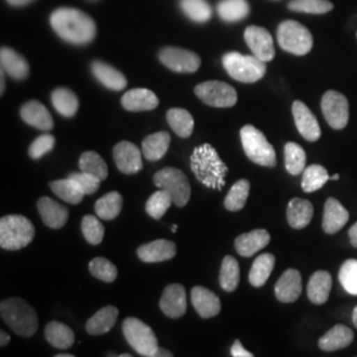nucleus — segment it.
<instances>
[{
    "mask_svg": "<svg viewBox=\"0 0 357 357\" xmlns=\"http://www.w3.org/2000/svg\"><path fill=\"white\" fill-rule=\"evenodd\" d=\"M52 28L65 41L72 44H88L96 36L93 19L75 8H59L51 15Z\"/></svg>",
    "mask_w": 357,
    "mask_h": 357,
    "instance_id": "nucleus-1",
    "label": "nucleus"
},
{
    "mask_svg": "<svg viewBox=\"0 0 357 357\" xmlns=\"http://www.w3.org/2000/svg\"><path fill=\"white\" fill-rule=\"evenodd\" d=\"M192 172L205 187L221 191L225 185L228 166L221 160L216 150L205 143L193 150L191 155Z\"/></svg>",
    "mask_w": 357,
    "mask_h": 357,
    "instance_id": "nucleus-2",
    "label": "nucleus"
},
{
    "mask_svg": "<svg viewBox=\"0 0 357 357\" xmlns=\"http://www.w3.org/2000/svg\"><path fill=\"white\" fill-rule=\"evenodd\" d=\"M0 314L6 324L19 336L29 337L38 331V314L20 298L4 299L0 305Z\"/></svg>",
    "mask_w": 357,
    "mask_h": 357,
    "instance_id": "nucleus-3",
    "label": "nucleus"
},
{
    "mask_svg": "<svg viewBox=\"0 0 357 357\" xmlns=\"http://www.w3.org/2000/svg\"><path fill=\"white\" fill-rule=\"evenodd\" d=\"M35 237L33 224L24 216L10 215L0 220V246L6 250H19Z\"/></svg>",
    "mask_w": 357,
    "mask_h": 357,
    "instance_id": "nucleus-4",
    "label": "nucleus"
},
{
    "mask_svg": "<svg viewBox=\"0 0 357 357\" xmlns=\"http://www.w3.org/2000/svg\"><path fill=\"white\" fill-rule=\"evenodd\" d=\"M222 65L233 79L243 84L259 81L266 73V63L253 56H245L238 52L224 54Z\"/></svg>",
    "mask_w": 357,
    "mask_h": 357,
    "instance_id": "nucleus-5",
    "label": "nucleus"
},
{
    "mask_svg": "<svg viewBox=\"0 0 357 357\" xmlns=\"http://www.w3.org/2000/svg\"><path fill=\"white\" fill-rule=\"evenodd\" d=\"M240 135L243 151L252 162H255V165L270 168L277 166L275 150L262 131L252 125H246L241 128Z\"/></svg>",
    "mask_w": 357,
    "mask_h": 357,
    "instance_id": "nucleus-6",
    "label": "nucleus"
},
{
    "mask_svg": "<svg viewBox=\"0 0 357 357\" xmlns=\"http://www.w3.org/2000/svg\"><path fill=\"white\" fill-rule=\"evenodd\" d=\"M153 183L156 187L166 190L171 195L174 204L178 208L188 204L191 199V184L183 171L174 167L163 168L153 175Z\"/></svg>",
    "mask_w": 357,
    "mask_h": 357,
    "instance_id": "nucleus-7",
    "label": "nucleus"
},
{
    "mask_svg": "<svg viewBox=\"0 0 357 357\" xmlns=\"http://www.w3.org/2000/svg\"><path fill=\"white\" fill-rule=\"evenodd\" d=\"M278 44L283 51L305 56L312 50L314 38L306 26L295 20H286L278 26Z\"/></svg>",
    "mask_w": 357,
    "mask_h": 357,
    "instance_id": "nucleus-8",
    "label": "nucleus"
},
{
    "mask_svg": "<svg viewBox=\"0 0 357 357\" xmlns=\"http://www.w3.org/2000/svg\"><path fill=\"white\" fill-rule=\"evenodd\" d=\"M122 331L128 344L141 356H156L159 345L150 326L137 318H128L123 321Z\"/></svg>",
    "mask_w": 357,
    "mask_h": 357,
    "instance_id": "nucleus-9",
    "label": "nucleus"
},
{
    "mask_svg": "<svg viewBox=\"0 0 357 357\" xmlns=\"http://www.w3.org/2000/svg\"><path fill=\"white\" fill-rule=\"evenodd\" d=\"M195 94L212 107H231L237 102V91L221 81H206L195 88Z\"/></svg>",
    "mask_w": 357,
    "mask_h": 357,
    "instance_id": "nucleus-10",
    "label": "nucleus"
},
{
    "mask_svg": "<svg viewBox=\"0 0 357 357\" xmlns=\"http://www.w3.org/2000/svg\"><path fill=\"white\" fill-rule=\"evenodd\" d=\"M321 112L332 128L342 130L348 125L349 105L342 93L328 90L321 98Z\"/></svg>",
    "mask_w": 357,
    "mask_h": 357,
    "instance_id": "nucleus-11",
    "label": "nucleus"
},
{
    "mask_svg": "<svg viewBox=\"0 0 357 357\" xmlns=\"http://www.w3.org/2000/svg\"><path fill=\"white\" fill-rule=\"evenodd\" d=\"M162 64L178 73H195L202 64L200 57L191 51L168 47L159 53Z\"/></svg>",
    "mask_w": 357,
    "mask_h": 357,
    "instance_id": "nucleus-12",
    "label": "nucleus"
},
{
    "mask_svg": "<svg viewBox=\"0 0 357 357\" xmlns=\"http://www.w3.org/2000/svg\"><path fill=\"white\" fill-rule=\"evenodd\" d=\"M245 41L250 51L253 52V54L259 60L268 63L274 59V43L268 29L262 26H248L245 31Z\"/></svg>",
    "mask_w": 357,
    "mask_h": 357,
    "instance_id": "nucleus-13",
    "label": "nucleus"
},
{
    "mask_svg": "<svg viewBox=\"0 0 357 357\" xmlns=\"http://www.w3.org/2000/svg\"><path fill=\"white\" fill-rule=\"evenodd\" d=\"M113 156L116 168L123 174H138L143 168L141 151L131 142H119L113 150Z\"/></svg>",
    "mask_w": 357,
    "mask_h": 357,
    "instance_id": "nucleus-14",
    "label": "nucleus"
},
{
    "mask_svg": "<svg viewBox=\"0 0 357 357\" xmlns=\"http://www.w3.org/2000/svg\"><path fill=\"white\" fill-rule=\"evenodd\" d=\"M294 121L299 134L308 142H317L321 135L319 122L311 110L307 107L306 103L295 101L293 103Z\"/></svg>",
    "mask_w": 357,
    "mask_h": 357,
    "instance_id": "nucleus-15",
    "label": "nucleus"
},
{
    "mask_svg": "<svg viewBox=\"0 0 357 357\" xmlns=\"http://www.w3.org/2000/svg\"><path fill=\"white\" fill-rule=\"evenodd\" d=\"M160 310L168 318H181L187 311L185 289L178 283L167 286L160 299Z\"/></svg>",
    "mask_w": 357,
    "mask_h": 357,
    "instance_id": "nucleus-16",
    "label": "nucleus"
},
{
    "mask_svg": "<svg viewBox=\"0 0 357 357\" xmlns=\"http://www.w3.org/2000/svg\"><path fill=\"white\" fill-rule=\"evenodd\" d=\"M275 296L283 303H293L302 294V277L295 268H289L282 274L274 287Z\"/></svg>",
    "mask_w": 357,
    "mask_h": 357,
    "instance_id": "nucleus-17",
    "label": "nucleus"
},
{
    "mask_svg": "<svg viewBox=\"0 0 357 357\" xmlns=\"http://www.w3.org/2000/svg\"><path fill=\"white\" fill-rule=\"evenodd\" d=\"M192 305L203 319L217 317L221 310V302L216 294L202 286H195L191 291Z\"/></svg>",
    "mask_w": 357,
    "mask_h": 357,
    "instance_id": "nucleus-18",
    "label": "nucleus"
},
{
    "mask_svg": "<svg viewBox=\"0 0 357 357\" xmlns=\"http://www.w3.org/2000/svg\"><path fill=\"white\" fill-rule=\"evenodd\" d=\"M137 255L141 261L147 264L163 262L176 255V245L168 240H156L139 246Z\"/></svg>",
    "mask_w": 357,
    "mask_h": 357,
    "instance_id": "nucleus-19",
    "label": "nucleus"
},
{
    "mask_svg": "<svg viewBox=\"0 0 357 357\" xmlns=\"http://www.w3.org/2000/svg\"><path fill=\"white\" fill-rule=\"evenodd\" d=\"M38 209L44 224L52 229L63 228L69 218V211L51 197H41L38 202Z\"/></svg>",
    "mask_w": 357,
    "mask_h": 357,
    "instance_id": "nucleus-20",
    "label": "nucleus"
},
{
    "mask_svg": "<svg viewBox=\"0 0 357 357\" xmlns=\"http://www.w3.org/2000/svg\"><path fill=\"white\" fill-rule=\"evenodd\" d=\"M349 220V213L339 200L335 197L327 199L324 204V215H323V230L327 234H335L339 230L343 229L345 224Z\"/></svg>",
    "mask_w": 357,
    "mask_h": 357,
    "instance_id": "nucleus-21",
    "label": "nucleus"
},
{
    "mask_svg": "<svg viewBox=\"0 0 357 357\" xmlns=\"http://www.w3.org/2000/svg\"><path fill=\"white\" fill-rule=\"evenodd\" d=\"M20 116L29 126L43 131H50L54 126L51 113L38 101H29L23 105V107L20 109Z\"/></svg>",
    "mask_w": 357,
    "mask_h": 357,
    "instance_id": "nucleus-22",
    "label": "nucleus"
},
{
    "mask_svg": "<svg viewBox=\"0 0 357 357\" xmlns=\"http://www.w3.org/2000/svg\"><path fill=\"white\" fill-rule=\"evenodd\" d=\"M270 243V234L268 230L255 229L243 233L236 238V250L241 257H252L257 255L259 250L268 246Z\"/></svg>",
    "mask_w": 357,
    "mask_h": 357,
    "instance_id": "nucleus-23",
    "label": "nucleus"
},
{
    "mask_svg": "<svg viewBox=\"0 0 357 357\" xmlns=\"http://www.w3.org/2000/svg\"><path fill=\"white\" fill-rule=\"evenodd\" d=\"M159 100L151 90L138 88L128 90L122 97V106L128 112H149L158 107Z\"/></svg>",
    "mask_w": 357,
    "mask_h": 357,
    "instance_id": "nucleus-24",
    "label": "nucleus"
},
{
    "mask_svg": "<svg viewBox=\"0 0 357 357\" xmlns=\"http://www.w3.org/2000/svg\"><path fill=\"white\" fill-rule=\"evenodd\" d=\"M332 289V277L328 271L319 270L314 273L307 284V295L308 299L314 305H324L328 298Z\"/></svg>",
    "mask_w": 357,
    "mask_h": 357,
    "instance_id": "nucleus-25",
    "label": "nucleus"
},
{
    "mask_svg": "<svg viewBox=\"0 0 357 357\" xmlns=\"http://www.w3.org/2000/svg\"><path fill=\"white\" fill-rule=\"evenodd\" d=\"M354 342V331L343 324H336L319 339V348L324 352L343 349Z\"/></svg>",
    "mask_w": 357,
    "mask_h": 357,
    "instance_id": "nucleus-26",
    "label": "nucleus"
},
{
    "mask_svg": "<svg viewBox=\"0 0 357 357\" xmlns=\"http://www.w3.org/2000/svg\"><path fill=\"white\" fill-rule=\"evenodd\" d=\"M91 72L94 77L106 86L107 89L122 90L126 88L128 79L119 70H116L112 65L106 64L102 61L91 63Z\"/></svg>",
    "mask_w": 357,
    "mask_h": 357,
    "instance_id": "nucleus-27",
    "label": "nucleus"
},
{
    "mask_svg": "<svg viewBox=\"0 0 357 357\" xmlns=\"http://www.w3.org/2000/svg\"><path fill=\"white\" fill-rule=\"evenodd\" d=\"M314 216V206L305 199L295 197L287 206V221L294 229H303L311 222Z\"/></svg>",
    "mask_w": 357,
    "mask_h": 357,
    "instance_id": "nucleus-28",
    "label": "nucleus"
},
{
    "mask_svg": "<svg viewBox=\"0 0 357 357\" xmlns=\"http://www.w3.org/2000/svg\"><path fill=\"white\" fill-rule=\"evenodd\" d=\"M0 63L1 69L15 79H24L29 73V66L26 59L11 48H1Z\"/></svg>",
    "mask_w": 357,
    "mask_h": 357,
    "instance_id": "nucleus-29",
    "label": "nucleus"
},
{
    "mask_svg": "<svg viewBox=\"0 0 357 357\" xmlns=\"http://www.w3.org/2000/svg\"><path fill=\"white\" fill-rule=\"evenodd\" d=\"M169 143H171V135L167 131L151 134L142 142L143 156L150 162H158L166 155Z\"/></svg>",
    "mask_w": 357,
    "mask_h": 357,
    "instance_id": "nucleus-30",
    "label": "nucleus"
},
{
    "mask_svg": "<svg viewBox=\"0 0 357 357\" xmlns=\"http://www.w3.org/2000/svg\"><path fill=\"white\" fill-rule=\"evenodd\" d=\"M119 311L114 306H106L98 310L86 323V331L90 335H102L114 327Z\"/></svg>",
    "mask_w": 357,
    "mask_h": 357,
    "instance_id": "nucleus-31",
    "label": "nucleus"
},
{
    "mask_svg": "<svg viewBox=\"0 0 357 357\" xmlns=\"http://www.w3.org/2000/svg\"><path fill=\"white\" fill-rule=\"evenodd\" d=\"M45 339L57 349H68L75 344V333L60 321H51L45 327Z\"/></svg>",
    "mask_w": 357,
    "mask_h": 357,
    "instance_id": "nucleus-32",
    "label": "nucleus"
},
{
    "mask_svg": "<svg viewBox=\"0 0 357 357\" xmlns=\"http://www.w3.org/2000/svg\"><path fill=\"white\" fill-rule=\"evenodd\" d=\"M275 265V257L265 253L257 257L249 273V282L253 287H262L268 282L270 274Z\"/></svg>",
    "mask_w": 357,
    "mask_h": 357,
    "instance_id": "nucleus-33",
    "label": "nucleus"
},
{
    "mask_svg": "<svg viewBox=\"0 0 357 357\" xmlns=\"http://www.w3.org/2000/svg\"><path fill=\"white\" fill-rule=\"evenodd\" d=\"M167 122L180 138H188L193 132L195 121L191 113L185 109H169L167 113Z\"/></svg>",
    "mask_w": 357,
    "mask_h": 357,
    "instance_id": "nucleus-34",
    "label": "nucleus"
},
{
    "mask_svg": "<svg viewBox=\"0 0 357 357\" xmlns=\"http://www.w3.org/2000/svg\"><path fill=\"white\" fill-rule=\"evenodd\" d=\"M51 100L54 109L65 118H72L76 115L79 102L76 94L72 90L66 88L53 90Z\"/></svg>",
    "mask_w": 357,
    "mask_h": 357,
    "instance_id": "nucleus-35",
    "label": "nucleus"
},
{
    "mask_svg": "<svg viewBox=\"0 0 357 357\" xmlns=\"http://www.w3.org/2000/svg\"><path fill=\"white\" fill-rule=\"evenodd\" d=\"M218 281H220V286L224 291L231 293L237 289V286L240 283V265L234 257H231V255L224 257Z\"/></svg>",
    "mask_w": 357,
    "mask_h": 357,
    "instance_id": "nucleus-36",
    "label": "nucleus"
},
{
    "mask_svg": "<svg viewBox=\"0 0 357 357\" xmlns=\"http://www.w3.org/2000/svg\"><path fill=\"white\" fill-rule=\"evenodd\" d=\"M51 190L56 196L69 204H79L85 196V193L77 185L76 181L70 178L52 181Z\"/></svg>",
    "mask_w": 357,
    "mask_h": 357,
    "instance_id": "nucleus-37",
    "label": "nucleus"
},
{
    "mask_svg": "<svg viewBox=\"0 0 357 357\" xmlns=\"http://www.w3.org/2000/svg\"><path fill=\"white\" fill-rule=\"evenodd\" d=\"M123 199L118 192H109L102 196L94 205L97 216L102 220H114L121 213Z\"/></svg>",
    "mask_w": 357,
    "mask_h": 357,
    "instance_id": "nucleus-38",
    "label": "nucleus"
},
{
    "mask_svg": "<svg viewBox=\"0 0 357 357\" xmlns=\"http://www.w3.org/2000/svg\"><path fill=\"white\" fill-rule=\"evenodd\" d=\"M249 4L246 0H222L217 6L218 16L224 22H238L249 15Z\"/></svg>",
    "mask_w": 357,
    "mask_h": 357,
    "instance_id": "nucleus-39",
    "label": "nucleus"
},
{
    "mask_svg": "<svg viewBox=\"0 0 357 357\" xmlns=\"http://www.w3.org/2000/svg\"><path fill=\"white\" fill-rule=\"evenodd\" d=\"M284 166L289 174L294 176L302 174L306 169V153L294 142H289L284 146Z\"/></svg>",
    "mask_w": 357,
    "mask_h": 357,
    "instance_id": "nucleus-40",
    "label": "nucleus"
},
{
    "mask_svg": "<svg viewBox=\"0 0 357 357\" xmlns=\"http://www.w3.org/2000/svg\"><path fill=\"white\" fill-rule=\"evenodd\" d=\"M249 192H250V183L246 178L236 181L225 197V202H224L225 208L230 212L241 211L246 204Z\"/></svg>",
    "mask_w": 357,
    "mask_h": 357,
    "instance_id": "nucleus-41",
    "label": "nucleus"
},
{
    "mask_svg": "<svg viewBox=\"0 0 357 357\" xmlns=\"http://www.w3.org/2000/svg\"><path fill=\"white\" fill-rule=\"evenodd\" d=\"M79 169L84 172H88L90 175L105 180L109 175V168L105 163L101 155H98L94 151H85L79 158Z\"/></svg>",
    "mask_w": 357,
    "mask_h": 357,
    "instance_id": "nucleus-42",
    "label": "nucleus"
},
{
    "mask_svg": "<svg viewBox=\"0 0 357 357\" xmlns=\"http://www.w3.org/2000/svg\"><path fill=\"white\" fill-rule=\"evenodd\" d=\"M330 180L328 172L324 167L319 165H312L307 167L303 171V178H302V188L307 193L319 191L321 187Z\"/></svg>",
    "mask_w": 357,
    "mask_h": 357,
    "instance_id": "nucleus-43",
    "label": "nucleus"
},
{
    "mask_svg": "<svg viewBox=\"0 0 357 357\" xmlns=\"http://www.w3.org/2000/svg\"><path fill=\"white\" fill-rule=\"evenodd\" d=\"M172 204H174V200L171 195L166 190L160 188V191L155 192L147 200L146 212L149 213V216L153 217L155 220H159L165 216L168 208Z\"/></svg>",
    "mask_w": 357,
    "mask_h": 357,
    "instance_id": "nucleus-44",
    "label": "nucleus"
},
{
    "mask_svg": "<svg viewBox=\"0 0 357 357\" xmlns=\"http://www.w3.org/2000/svg\"><path fill=\"white\" fill-rule=\"evenodd\" d=\"M180 6L183 13L197 23H204L212 16V8L206 0H181Z\"/></svg>",
    "mask_w": 357,
    "mask_h": 357,
    "instance_id": "nucleus-45",
    "label": "nucleus"
},
{
    "mask_svg": "<svg viewBox=\"0 0 357 357\" xmlns=\"http://www.w3.org/2000/svg\"><path fill=\"white\" fill-rule=\"evenodd\" d=\"M289 8L295 13H314L321 15L327 13L333 8L330 0H291Z\"/></svg>",
    "mask_w": 357,
    "mask_h": 357,
    "instance_id": "nucleus-46",
    "label": "nucleus"
},
{
    "mask_svg": "<svg viewBox=\"0 0 357 357\" xmlns=\"http://www.w3.org/2000/svg\"><path fill=\"white\" fill-rule=\"evenodd\" d=\"M81 229H82V234H84L85 240L90 245H100L102 243L105 228L97 217L91 216V215L84 217L82 222H81Z\"/></svg>",
    "mask_w": 357,
    "mask_h": 357,
    "instance_id": "nucleus-47",
    "label": "nucleus"
},
{
    "mask_svg": "<svg viewBox=\"0 0 357 357\" xmlns=\"http://www.w3.org/2000/svg\"><path fill=\"white\" fill-rule=\"evenodd\" d=\"M89 271L96 278L103 282H114L118 275V270L114 264L103 257H97L90 261Z\"/></svg>",
    "mask_w": 357,
    "mask_h": 357,
    "instance_id": "nucleus-48",
    "label": "nucleus"
},
{
    "mask_svg": "<svg viewBox=\"0 0 357 357\" xmlns=\"http://www.w3.org/2000/svg\"><path fill=\"white\" fill-rule=\"evenodd\" d=\"M339 281L345 291L357 295V259H347L339 271Z\"/></svg>",
    "mask_w": 357,
    "mask_h": 357,
    "instance_id": "nucleus-49",
    "label": "nucleus"
},
{
    "mask_svg": "<svg viewBox=\"0 0 357 357\" xmlns=\"http://www.w3.org/2000/svg\"><path fill=\"white\" fill-rule=\"evenodd\" d=\"M54 143H56V139H54V137L51 135V134L40 135L35 141L31 143V146L28 149V155L32 159H40L44 155L51 153L53 147H54Z\"/></svg>",
    "mask_w": 357,
    "mask_h": 357,
    "instance_id": "nucleus-50",
    "label": "nucleus"
},
{
    "mask_svg": "<svg viewBox=\"0 0 357 357\" xmlns=\"http://www.w3.org/2000/svg\"><path fill=\"white\" fill-rule=\"evenodd\" d=\"M68 178H73L77 183V185L79 187V190L84 192L85 195H93L96 192L98 191L100 185H101V181L98 178L90 175L88 172H70Z\"/></svg>",
    "mask_w": 357,
    "mask_h": 357,
    "instance_id": "nucleus-51",
    "label": "nucleus"
},
{
    "mask_svg": "<svg viewBox=\"0 0 357 357\" xmlns=\"http://www.w3.org/2000/svg\"><path fill=\"white\" fill-rule=\"evenodd\" d=\"M230 355L233 357H253V354L246 351L240 340H236L233 343L231 348H230Z\"/></svg>",
    "mask_w": 357,
    "mask_h": 357,
    "instance_id": "nucleus-52",
    "label": "nucleus"
},
{
    "mask_svg": "<svg viewBox=\"0 0 357 357\" xmlns=\"http://www.w3.org/2000/svg\"><path fill=\"white\" fill-rule=\"evenodd\" d=\"M348 236H349V240H351L352 246L357 248V222L355 225H352V227L349 228V230H348Z\"/></svg>",
    "mask_w": 357,
    "mask_h": 357,
    "instance_id": "nucleus-53",
    "label": "nucleus"
},
{
    "mask_svg": "<svg viewBox=\"0 0 357 357\" xmlns=\"http://www.w3.org/2000/svg\"><path fill=\"white\" fill-rule=\"evenodd\" d=\"M10 340H11V337H10L8 333H6L4 331L0 332V345L1 347H6L10 343Z\"/></svg>",
    "mask_w": 357,
    "mask_h": 357,
    "instance_id": "nucleus-54",
    "label": "nucleus"
},
{
    "mask_svg": "<svg viewBox=\"0 0 357 357\" xmlns=\"http://www.w3.org/2000/svg\"><path fill=\"white\" fill-rule=\"evenodd\" d=\"M11 6H26L28 3H32L33 0H7Z\"/></svg>",
    "mask_w": 357,
    "mask_h": 357,
    "instance_id": "nucleus-55",
    "label": "nucleus"
},
{
    "mask_svg": "<svg viewBox=\"0 0 357 357\" xmlns=\"http://www.w3.org/2000/svg\"><path fill=\"white\" fill-rule=\"evenodd\" d=\"M155 357H172V354L169 352V351H167V349H158V352H156V356Z\"/></svg>",
    "mask_w": 357,
    "mask_h": 357,
    "instance_id": "nucleus-56",
    "label": "nucleus"
},
{
    "mask_svg": "<svg viewBox=\"0 0 357 357\" xmlns=\"http://www.w3.org/2000/svg\"><path fill=\"white\" fill-rule=\"evenodd\" d=\"M4 73H6V72H4V70H3V69H1V86H0V93H1V94H3V93H4V89H6V81H4Z\"/></svg>",
    "mask_w": 357,
    "mask_h": 357,
    "instance_id": "nucleus-57",
    "label": "nucleus"
},
{
    "mask_svg": "<svg viewBox=\"0 0 357 357\" xmlns=\"http://www.w3.org/2000/svg\"><path fill=\"white\" fill-rule=\"evenodd\" d=\"M352 320H354V324H355V327L357 328V306L355 307V310H354V314H352Z\"/></svg>",
    "mask_w": 357,
    "mask_h": 357,
    "instance_id": "nucleus-58",
    "label": "nucleus"
},
{
    "mask_svg": "<svg viewBox=\"0 0 357 357\" xmlns=\"http://www.w3.org/2000/svg\"><path fill=\"white\" fill-rule=\"evenodd\" d=\"M171 230H172L174 233H176V231H178V225H172V228H171Z\"/></svg>",
    "mask_w": 357,
    "mask_h": 357,
    "instance_id": "nucleus-59",
    "label": "nucleus"
},
{
    "mask_svg": "<svg viewBox=\"0 0 357 357\" xmlns=\"http://www.w3.org/2000/svg\"><path fill=\"white\" fill-rule=\"evenodd\" d=\"M331 180H339V178H340V176H339V175H337V174H336V175H333V176H331Z\"/></svg>",
    "mask_w": 357,
    "mask_h": 357,
    "instance_id": "nucleus-60",
    "label": "nucleus"
},
{
    "mask_svg": "<svg viewBox=\"0 0 357 357\" xmlns=\"http://www.w3.org/2000/svg\"><path fill=\"white\" fill-rule=\"evenodd\" d=\"M56 357H73V355H68V354H65V355H56Z\"/></svg>",
    "mask_w": 357,
    "mask_h": 357,
    "instance_id": "nucleus-61",
    "label": "nucleus"
}]
</instances>
